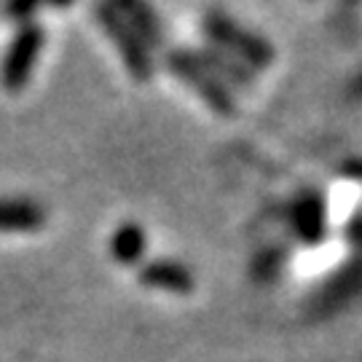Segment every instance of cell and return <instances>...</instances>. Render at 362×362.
Instances as JSON below:
<instances>
[{
	"mask_svg": "<svg viewBox=\"0 0 362 362\" xmlns=\"http://www.w3.org/2000/svg\"><path fill=\"white\" fill-rule=\"evenodd\" d=\"M140 282L145 287L167 290V293H191L196 285L188 266L177 260H151L140 269Z\"/></svg>",
	"mask_w": 362,
	"mask_h": 362,
	"instance_id": "obj_5",
	"label": "cell"
},
{
	"mask_svg": "<svg viewBox=\"0 0 362 362\" xmlns=\"http://www.w3.org/2000/svg\"><path fill=\"white\" fill-rule=\"evenodd\" d=\"M293 223H296L298 233L303 242L317 245L322 242L325 228H327V220H325V204L317 194L300 196L293 207Z\"/></svg>",
	"mask_w": 362,
	"mask_h": 362,
	"instance_id": "obj_8",
	"label": "cell"
},
{
	"mask_svg": "<svg viewBox=\"0 0 362 362\" xmlns=\"http://www.w3.org/2000/svg\"><path fill=\"white\" fill-rule=\"evenodd\" d=\"M40 6L38 3H8L3 11H6V16H11V19H19V22H25L27 16H33V13L38 11Z\"/></svg>",
	"mask_w": 362,
	"mask_h": 362,
	"instance_id": "obj_12",
	"label": "cell"
},
{
	"mask_svg": "<svg viewBox=\"0 0 362 362\" xmlns=\"http://www.w3.org/2000/svg\"><path fill=\"white\" fill-rule=\"evenodd\" d=\"M113 8H116L129 27L140 35L148 49H158L161 46V40H164V30H161V22H158V16L151 6H145L140 0H121V3H113Z\"/></svg>",
	"mask_w": 362,
	"mask_h": 362,
	"instance_id": "obj_6",
	"label": "cell"
},
{
	"mask_svg": "<svg viewBox=\"0 0 362 362\" xmlns=\"http://www.w3.org/2000/svg\"><path fill=\"white\" fill-rule=\"evenodd\" d=\"M46 223V209L27 199H0V231H35Z\"/></svg>",
	"mask_w": 362,
	"mask_h": 362,
	"instance_id": "obj_7",
	"label": "cell"
},
{
	"mask_svg": "<svg viewBox=\"0 0 362 362\" xmlns=\"http://www.w3.org/2000/svg\"><path fill=\"white\" fill-rule=\"evenodd\" d=\"M97 19L103 30L110 35V40L116 43V49L121 52L124 62L129 67V73L137 81H148L153 76V57H151V49L145 46L140 35L129 27V22L121 16V13L113 8V3H100L97 6Z\"/></svg>",
	"mask_w": 362,
	"mask_h": 362,
	"instance_id": "obj_4",
	"label": "cell"
},
{
	"mask_svg": "<svg viewBox=\"0 0 362 362\" xmlns=\"http://www.w3.org/2000/svg\"><path fill=\"white\" fill-rule=\"evenodd\" d=\"M349 169H354V172H349V175H357V177H362V167H349Z\"/></svg>",
	"mask_w": 362,
	"mask_h": 362,
	"instance_id": "obj_13",
	"label": "cell"
},
{
	"mask_svg": "<svg viewBox=\"0 0 362 362\" xmlns=\"http://www.w3.org/2000/svg\"><path fill=\"white\" fill-rule=\"evenodd\" d=\"M167 65H169V70L177 78H182L215 113H220V116H233V113H236V105H233V97H231V91H228V86L196 57V52L175 49V52L167 54Z\"/></svg>",
	"mask_w": 362,
	"mask_h": 362,
	"instance_id": "obj_2",
	"label": "cell"
},
{
	"mask_svg": "<svg viewBox=\"0 0 362 362\" xmlns=\"http://www.w3.org/2000/svg\"><path fill=\"white\" fill-rule=\"evenodd\" d=\"M204 33H207V38L218 46L220 52L226 49V52L239 57L250 67L272 65V43L263 40L260 35H255V33L245 30L242 25H236L231 16H226V13H207L204 16Z\"/></svg>",
	"mask_w": 362,
	"mask_h": 362,
	"instance_id": "obj_1",
	"label": "cell"
},
{
	"mask_svg": "<svg viewBox=\"0 0 362 362\" xmlns=\"http://www.w3.org/2000/svg\"><path fill=\"white\" fill-rule=\"evenodd\" d=\"M362 287V266H349L346 272L338 276V282L327 285L325 298H349Z\"/></svg>",
	"mask_w": 362,
	"mask_h": 362,
	"instance_id": "obj_11",
	"label": "cell"
},
{
	"mask_svg": "<svg viewBox=\"0 0 362 362\" xmlns=\"http://www.w3.org/2000/svg\"><path fill=\"white\" fill-rule=\"evenodd\" d=\"M110 255L124 263V266H134L137 260L145 255V231L137 223H124L118 226L113 236H110Z\"/></svg>",
	"mask_w": 362,
	"mask_h": 362,
	"instance_id": "obj_9",
	"label": "cell"
},
{
	"mask_svg": "<svg viewBox=\"0 0 362 362\" xmlns=\"http://www.w3.org/2000/svg\"><path fill=\"white\" fill-rule=\"evenodd\" d=\"M360 91H362V78H360Z\"/></svg>",
	"mask_w": 362,
	"mask_h": 362,
	"instance_id": "obj_14",
	"label": "cell"
},
{
	"mask_svg": "<svg viewBox=\"0 0 362 362\" xmlns=\"http://www.w3.org/2000/svg\"><path fill=\"white\" fill-rule=\"evenodd\" d=\"M43 40H46V33L35 22H25L16 30V35L8 43L6 54H3V65H0V83H3V89L19 91L30 81L33 67H35L40 49H43Z\"/></svg>",
	"mask_w": 362,
	"mask_h": 362,
	"instance_id": "obj_3",
	"label": "cell"
},
{
	"mask_svg": "<svg viewBox=\"0 0 362 362\" xmlns=\"http://www.w3.org/2000/svg\"><path fill=\"white\" fill-rule=\"evenodd\" d=\"M196 57L204 62V65L215 73L223 76V83H250V70L242 62H236L231 54H223L218 46H207V49H199Z\"/></svg>",
	"mask_w": 362,
	"mask_h": 362,
	"instance_id": "obj_10",
	"label": "cell"
}]
</instances>
